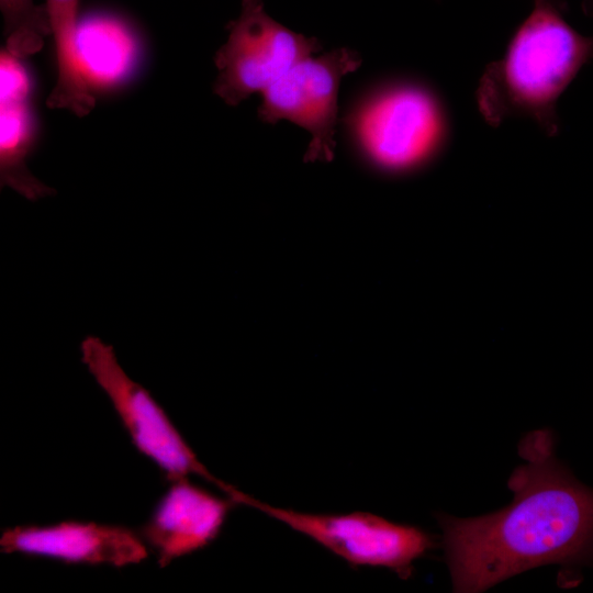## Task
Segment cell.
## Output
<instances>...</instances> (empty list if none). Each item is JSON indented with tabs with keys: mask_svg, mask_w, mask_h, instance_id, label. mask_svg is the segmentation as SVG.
<instances>
[{
	"mask_svg": "<svg viewBox=\"0 0 593 593\" xmlns=\"http://www.w3.org/2000/svg\"><path fill=\"white\" fill-rule=\"evenodd\" d=\"M361 65L355 51L337 48L302 59L261 94L258 116L267 123L289 120L311 134L307 159L333 156L340 80Z\"/></svg>",
	"mask_w": 593,
	"mask_h": 593,
	"instance_id": "52a82bcc",
	"label": "cell"
},
{
	"mask_svg": "<svg viewBox=\"0 0 593 593\" xmlns=\"http://www.w3.org/2000/svg\"><path fill=\"white\" fill-rule=\"evenodd\" d=\"M80 350L82 362L110 399L134 446L169 481L195 474L216 485L227 497L235 495L237 489L206 469L149 391L125 373L111 345L89 335L81 342Z\"/></svg>",
	"mask_w": 593,
	"mask_h": 593,
	"instance_id": "277c9868",
	"label": "cell"
},
{
	"mask_svg": "<svg viewBox=\"0 0 593 593\" xmlns=\"http://www.w3.org/2000/svg\"><path fill=\"white\" fill-rule=\"evenodd\" d=\"M556 4H558L559 7H561L562 9H564L566 7V1L564 0H549Z\"/></svg>",
	"mask_w": 593,
	"mask_h": 593,
	"instance_id": "5bb4252c",
	"label": "cell"
},
{
	"mask_svg": "<svg viewBox=\"0 0 593 593\" xmlns=\"http://www.w3.org/2000/svg\"><path fill=\"white\" fill-rule=\"evenodd\" d=\"M240 497L238 504L283 523L348 563L387 568L403 579L411 575L414 561L436 546L434 537L424 529L371 513H304L267 504L246 493Z\"/></svg>",
	"mask_w": 593,
	"mask_h": 593,
	"instance_id": "5b68a950",
	"label": "cell"
},
{
	"mask_svg": "<svg viewBox=\"0 0 593 593\" xmlns=\"http://www.w3.org/2000/svg\"><path fill=\"white\" fill-rule=\"evenodd\" d=\"M533 1L504 55L484 69L477 103L490 125L511 116H527L553 136L559 130L558 100L593 58V36L573 29L558 4Z\"/></svg>",
	"mask_w": 593,
	"mask_h": 593,
	"instance_id": "7a4b0ae2",
	"label": "cell"
},
{
	"mask_svg": "<svg viewBox=\"0 0 593 593\" xmlns=\"http://www.w3.org/2000/svg\"><path fill=\"white\" fill-rule=\"evenodd\" d=\"M0 549L66 563L114 567L138 563L148 556L145 540L135 532L123 526L82 522L8 528L1 535Z\"/></svg>",
	"mask_w": 593,
	"mask_h": 593,
	"instance_id": "ba28073f",
	"label": "cell"
},
{
	"mask_svg": "<svg viewBox=\"0 0 593 593\" xmlns=\"http://www.w3.org/2000/svg\"><path fill=\"white\" fill-rule=\"evenodd\" d=\"M582 9L586 15L593 16V0H582Z\"/></svg>",
	"mask_w": 593,
	"mask_h": 593,
	"instance_id": "4fadbf2b",
	"label": "cell"
},
{
	"mask_svg": "<svg viewBox=\"0 0 593 593\" xmlns=\"http://www.w3.org/2000/svg\"><path fill=\"white\" fill-rule=\"evenodd\" d=\"M351 126L367 157L390 171L428 161L449 136L440 100L413 82H396L376 91L355 112Z\"/></svg>",
	"mask_w": 593,
	"mask_h": 593,
	"instance_id": "3957f363",
	"label": "cell"
},
{
	"mask_svg": "<svg viewBox=\"0 0 593 593\" xmlns=\"http://www.w3.org/2000/svg\"><path fill=\"white\" fill-rule=\"evenodd\" d=\"M0 182L31 201L55 193L26 166L37 130L31 75L5 48L0 56Z\"/></svg>",
	"mask_w": 593,
	"mask_h": 593,
	"instance_id": "30bf717a",
	"label": "cell"
},
{
	"mask_svg": "<svg viewBox=\"0 0 593 593\" xmlns=\"http://www.w3.org/2000/svg\"><path fill=\"white\" fill-rule=\"evenodd\" d=\"M55 42L57 79L47 102L54 109L81 111L93 101L81 66L78 45L79 0H46Z\"/></svg>",
	"mask_w": 593,
	"mask_h": 593,
	"instance_id": "8fae6325",
	"label": "cell"
},
{
	"mask_svg": "<svg viewBox=\"0 0 593 593\" xmlns=\"http://www.w3.org/2000/svg\"><path fill=\"white\" fill-rule=\"evenodd\" d=\"M234 504L230 497L214 495L188 478L171 480L142 537L155 549L159 566L165 567L212 542Z\"/></svg>",
	"mask_w": 593,
	"mask_h": 593,
	"instance_id": "9c48e42d",
	"label": "cell"
},
{
	"mask_svg": "<svg viewBox=\"0 0 593 593\" xmlns=\"http://www.w3.org/2000/svg\"><path fill=\"white\" fill-rule=\"evenodd\" d=\"M518 455L508 505L475 517L436 514L455 592H483L547 564L561 568L559 579L567 573L578 582L579 571L593 564V489L558 459L550 429L527 433Z\"/></svg>",
	"mask_w": 593,
	"mask_h": 593,
	"instance_id": "6da1fadb",
	"label": "cell"
},
{
	"mask_svg": "<svg viewBox=\"0 0 593 593\" xmlns=\"http://www.w3.org/2000/svg\"><path fill=\"white\" fill-rule=\"evenodd\" d=\"M5 49L23 59L40 52L52 34L46 5L34 0H0Z\"/></svg>",
	"mask_w": 593,
	"mask_h": 593,
	"instance_id": "7c38bea8",
	"label": "cell"
},
{
	"mask_svg": "<svg viewBox=\"0 0 593 593\" xmlns=\"http://www.w3.org/2000/svg\"><path fill=\"white\" fill-rule=\"evenodd\" d=\"M216 52L214 92L228 105L262 93L296 63L321 49L320 42L295 33L269 16L264 0H243Z\"/></svg>",
	"mask_w": 593,
	"mask_h": 593,
	"instance_id": "8992f818",
	"label": "cell"
}]
</instances>
